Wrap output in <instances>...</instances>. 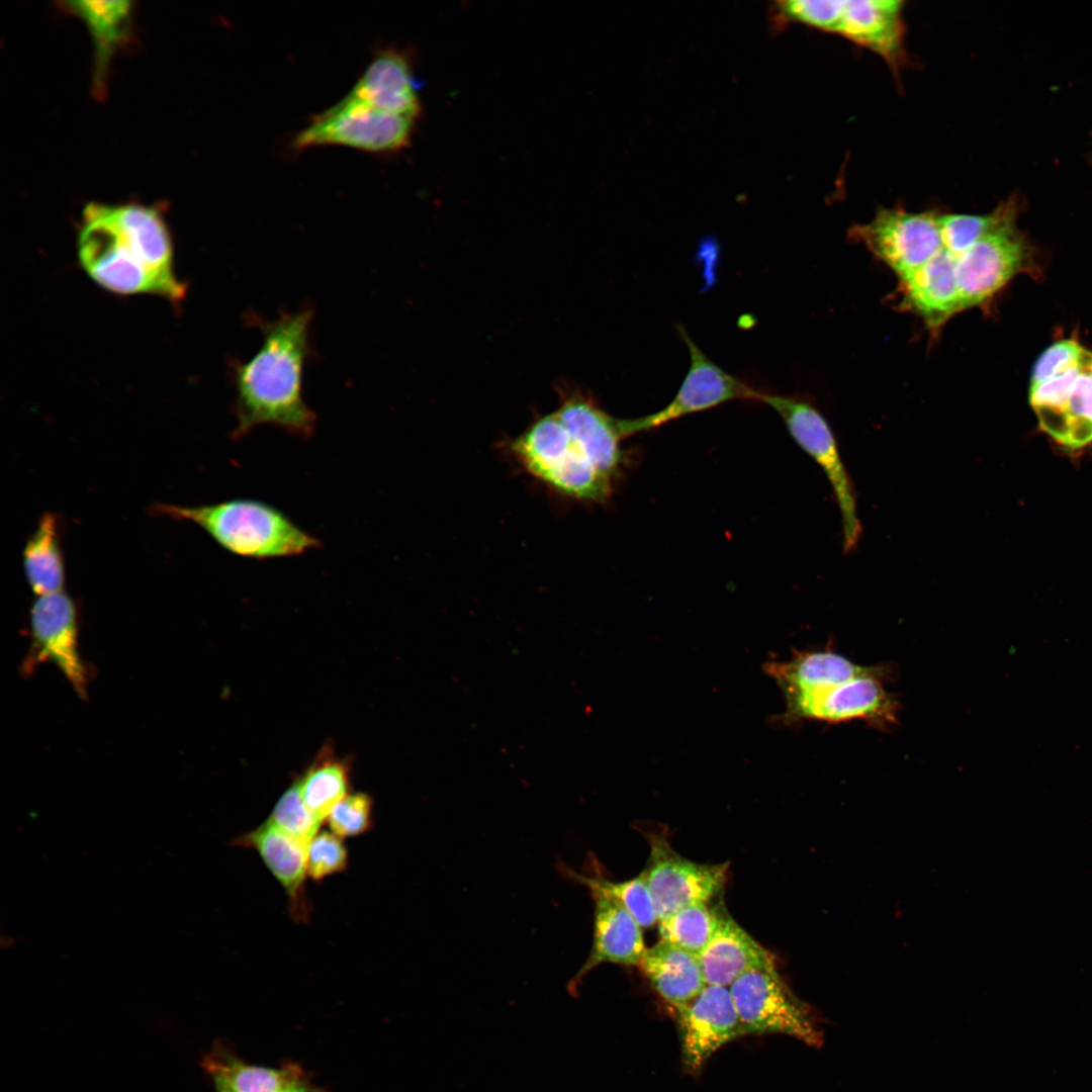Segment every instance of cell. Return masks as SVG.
<instances>
[{"label":"cell","instance_id":"1","mask_svg":"<svg viewBox=\"0 0 1092 1092\" xmlns=\"http://www.w3.org/2000/svg\"><path fill=\"white\" fill-rule=\"evenodd\" d=\"M313 309L282 310L266 320L251 311L249 324L263 335L262 344L248 361H234L236 388L235 439L256 427L269 425L307 439L314 433L316 415L302 393L303 370L312 354L310 327Z\"/></svg>","mask_w":1092,"mask_h":1092},{"label":"cell","instance_id":"2","mask_svg":"<svg viewBox=\"0 0 1092 1092\" xmlns=\"http://www.w3.org/2000/svg\"><path fill=\"white\" fill-rule=\"evenodd\" d=\"M78 254L87 274L119 294L152 293L182 299L185 285L173 271L168 226L154 207L89 203L83 210Z\"/></svg>","mask_w":1092,"mask_h":1092},{"label":"cell","instance_id":"3","mask_svg":"<svg viewBox=\"0 0 1092 1092\" xmlns=\"http://www.w3.org/2000/svg\"><path fill=\"white\" fill-rule=\"evenodd\" d=\"M153 512L201 528L221 548L238 556L266 560L298 556L321 541L274 506L253 498L180 506L155 504Z\"/></svg>","mask_w":1092,"mask_h":1092},{"label":"cell","instance_id":"4","mask_svg":"<svg viewBox=\"0 0 1092 1092\" xmlns=\"http://www.w3.org/2000/svg\"><path fill=\"white\" fill-rule=\"evenodd\" d=\"M505 447L527 474L556 494L601 504L613 493L614 480L592 463L555 412L535 419Z\"/></svg>","mask_w":1092,"mask_h":1092},{"label":"cell","instance_id":"5","mask_svg":"<svg viewBox=\"0 0 1092 1092\" xmlns=\"http://www.w3.org/2000/svg\"><path fill=\"white\" fill-rule=\"evenodd\" d=\"M1040 430L1068 453L1092 445V350L1079 346L1051 375L1029 382Z\"/></svg>","mask_w":1092,"mask_h":1092},{"label":"cell","instance_id":"6","mask_svg":"<svg viewBox=\"0 0 1092 1092\" xmlns=\"http://www.w3.org/2000/svg\"><path fill=\"white\" fill-rule=\"evenodd\" d=\"M756 401L766 403L780 415L796 443L823 470L841 516L843 551L851 553L862 535L856 492L828 422L812 403L801 397L758 391Z\"/></svg>","mask_w":1092,"mask_h":1092},{"label":"cell","instance_id":"7","mask_svg":"<svg viewBox=\"0 0 1092 1092\" xmlns=\"http://www.w3.org/2000/svg\"><path fill=\"white\" fill-rule=\"evenodd\" d=\"M890 673L822 685L784 696L786 709L780 721L794 724L805 720L828 723L859 720L875 728H890L897 723L900 708L897 698L884 687Z\"/></svg>","mask_w":1092,"mask_h":1092},{"label":"cell","instance_id":"8","mask_svg":"<svg viewBox=\"0 0 1092 1092\" xmlns=\"http://www.w3.org/2000/svg\"><path fill=\"white\" fill-rule=\"evenodd\" d=\"M416 119L375 108L348 93L339 103L316 115L294 139L297 150L317 146H346L387 153L410 144Z\"/></svg>","mask_w":1092,"mask_h":1092},{"label":"cell","instance_id":"9","mask_svg":"<svg viewBox=\"0 0 1092 1092\" xmlns=\"http://www.w3.org/2000/svg\"><path fill=\"white\" fill-rule=\"evenodd\" d=\"M1016 221L1003 224L960 254L951 253L961 312L985 306L1015 276L1034 270V252Z\"/></svg>","mask_w":1092,"mask_h":1092},{"label":"cell","instance_id":"10","mask_svg":"<svg viewBox=\"0 0 1092 1092\" xmlns=\"http://www.w3.org/2000/svg\"><path fill=\"white\" fill-rule=\"evenodd\" d=\"M937 211H910L899 205L880 208L864 223L849 229V238L863 245L898 278L931 260L942 248Z\"/></svg>","mask_w":1092,"mask_h":1092},{"label":"cell","instance_id":"11","mask_svg":"<svg viewBox=\"0 0 1092 1092\" xmlns=\"http://www.w3.org/2000/svg\"><path fill=\"white\" fill-rule=\"evenodd\" d=\"M729 990L746 1035L780 1033L817 1042L808 1011L789 991L776 966L747 971Z\"/></svg>","mask_w":1092,"mask_h":1092},{"label":"cell","instance_id":"12","mask_svg":"<svg viewBox=\"0 0 1092 1092\" xmlns=\"http://www.w3.org/2000/svg\"><path fill=\"white\" fill-rule=\"evenodd\" d=\"M650 852L641 872L650 891L658 921L678 909L710 902L724 889L729 862L708 864L692 861L677 853L666 834H647Z\"/></svg>","mask_w":1092,"mask_h":1092},{"label":"cell","instance_id":"13","mask_svg":"<svg viewBox=\"0 0 1092 1092\" xmlns=\"http://www.w3.org/2000/svg\"><path fill=\"white\" fill-rule=\"evenodd\" d=\"M29 631L31 645L23 662L24 673L40 663H55L77 695L85 699L89 677L79 651L78 610L73 598L64 590L37 596L29 611Z\"/></svg>","mask_w":1092,"mask_h":1092},{"label":"cell","instance_id":"14","mask_svg":"<svg viewBox=\"0 0 1092 1092\" xmlns=\"http://www.w3.org/2000/svg\"><path fill=\"white\" fill-rule=\"evenodd\" d=\"M678 333L689 348L691 359L689 371L674 397L662 410L637 419H624L626 438L730 400H756L759 390L752 388L710 360L681 326H678Z\"/></svg>","mask_w":1092,"mask_h":1092},{"label":"cell","instance_id":"15","mask_svg":"<svg viewBox=\"0 0 1092 1092\" xmlns=\"http://www.w3.org/2000/svg\"><path fill=\"white\" fill-rule=\"evenodd\" d=\"M674 1009L682 1067L690 1074L700 1072L723 1045L746 1035L729 987L706 985L695 998Z\"/></svg>","mask_w":1092,"mask_h":1092},{"label":"cell","instance_id":"16","mask_svg":"<svg viewBox=\"0 0 1092 1092\" xmlns=\"http://www.w3.org/2000/svg\"><path fill=\"white\" fill-rule=\"evenodd\" d=\"M557 392L560 422L592 463L614 480L624 461L623 419L609 415L590 393L573 384H559Z\"/></svg>","mask_w":1092,"mask_h":1092},{"label":"cell","instance_id":"17","mask_svg":"<svg viewBox=\"0 0 1092 1092\" xmlns=\"http://www.w3.org/2000/svg\"><path fill=\"white\" fill-rule=\"evenodd\" d=\"M898 307L919 316L931 333L961 312L956 259L942 248L931 260L899 278Z\"/></svg>","mask_w":1092,"mask_h":1092},{"label":"cell","instance_id":"18","mask_svg":"<svg viewBox=\"0 0 1092 1092\" xmlns=\"http://www.w3.org/2000/svg\"><path fill=\"white\" fill-rule=\"evenodd\" d=\"M904 2L844 0L836 34L879 55L893 70L906 62Z\"/></svg>","mask_w":1092,"mask_h":1092},{"label":"cell","instance_id":"19","mask_svg":"<svg viewBox=\"0 0 1092 1092\" xmlns=\"http://www.w3.org/2000/svg\"><path fill=\"white\" fill-rule=\"evenodd\" d=\"M594 932L589 953L571 980L575 986L584 976L603 964L638 967L647 949L641 926L614 899L593 896Z\"/></svg>","mask_w":1092,"mask_h":1092},{"label":"cell","instance_id":"20","mask_svg":"<svg viewBox=\"0 0 1092 1092\" xmlns=\"http://www.w3.org/2000/svg\"><path fill=\"white\" fill-rule=\"evenodd\" d=\"M706 985L729 987L749 970L774 967L769 952L724 909L717 928L698 954Z\"/></svg>","mask_w":1092,"mask_h":1092},{"label":"cell","instance_id":"21","mask_svg":"<svg viewBox=\"0 0 1092 1092\" xmlns=\"http://www.w3.org/2000/svg\"><path fill=\"white\" fill-rule=\"evenodd\" d=\"M380 110L417 119L421 103L406 57L394 50L380 52L349 92Z\"/></svg>","mask_w":1092,"mask_h":1092},{"label":"cell","instance_id":"22","mask_svg":"<svg viewBox=\"0 0 1092 1092\" xmlns=\"http://www.w3.org/2000/svg\"><path fill=\"white\" fill-rule=\"evenodd\" d=\"M765 671L787 696L822 685L889 673L887 665H860L831 649L798 651L789 660L768 661Z\"/></svg>","mask_w":1092,"mask_h":1092},{"label":"cell","instance_id":"23","mask_svg":"<svg viewBox=\"0 0 1092 1092\" xmlns=\"http://www.w3.org/2000/svg\"><path fill=\"white\" fill-rule=\"evenodd\" d=\"M231 843L234 846L254 849L259 853L266 867L285 890L293 908H296L301 916V910H305L303 884L307 876V848L269 821L235 837Z\"/></svg>","mask_w":1092,"mask_h":1092},{"label":"cell","instance_id":"24","mask_svg":"<svg viewBox=\"0 0 1092 1092\" xmlns=\"http://www.w3.org/2000/svg\"><path fill=\"white\" fill-rule=\"evenodd\" d=\"M639 968L656 993L674 1008L706 986L698 957L664 940L647 948Z\"/></svg>","mask_w":1092,"mask_h":1092},{"label":"cell","instance_id":"25","mask_svg":"<svg viewBox=\"0 0 1092 1092\" xmlns=\"http://www.w3.org/2000/svg\"><path fill=\"white\" fill-rule=\"evenodd\" d=\"M61 521L57 514L46 512L38 519L22 551L26 581L36 596L63 592L66 564L62 546Z\"/></svg>","mask_w":1092,"mask_h":1092},{"label":"cell","instance_id":"26","mask_svg":"<svg viewBox=\"0 0 1092 1092\" xmlns=\"http://www.w3.org/2000/svg\"><path fill=\"white\" fill-rule=\"evenodd\" d=\"M202 1066L214 1086L232 1092H278L300 1070L294 1063L278 1069L248 1064L219 1044L205 1056Z\"/></svg>","mask_w":1092,"mask_h":1092},{"label":"cell","instance_id":"27","mask_svg":"<svg viewBox=\"0 0 1092 1092\" xmlns=\"http://www.w3.org/2000/svg\"><path fill=\"white\" fill-rule=\"evenodd\" d=\"M68 8L80 16L93 36L96 49L97 85L114 50L126 39L131 3L128 1H70Z\"/></svg>","mask_w":1092,"mask_h":1092},{"label":"cell","instance_id":"28","mask_svg":"<svg viewBox=\"0 0 1092 1092\" xmlns=\"http://www.w3.org/2000/svg\"><path fill=\"white\" fill-rule=\"evenodd\" d=\"M559 869L566 878L586 887L592 896L608 897L619 902L641 927H651L658 923L654 903L642 873L627 881L614 882L598 874L589 876L576 872L566 864H561Z\"/></svg>","mask_w":1092,"mask_h":1092},{"label":"cell","instance_id":"29","mask_svg":"<svg viewBox=\"0 0 1092 1092\" xmlns=\"http://www.w3.org/2000/svg\"><path fill=\"white\" fill-rule=\"evenodd\" d=\"M1019 202L1010 197L985 214L939 213L943 248L960 254L1005 223L1017 220Z\"/></svg>","mask_w":1092,"mask_h":1092},{"label":"cell","instance_id":"30","mask_svg":"<svg viewBox=\"0 0 1092 1092\" xmlns=\"http://www.w3.org/2000/svg\"><path fill=\"white\" fill-rule=\"evenodd\" d=\"M723 909L709 902L688 905L658 921L660 940L698 957L712 938Z\"/></svg>","mask_w":1092,"mask_h":1092},{"label":"cell","instance_id":"31","mask_svg":"<svg viewBox=\"0 0 1092 1092\" xmlns=\"http://www.w3.org/2000/svg\"><path fill=\"white\" fill-rule=\"evenodd\" d=\"M297 785L307 809L323 822L347 796L348 771L339 761L324 760L306 771Z\"/></svg>","mask_w":1092,"mask_h":1092},{"label":"cell","instance_id":"32","mask_svg":"<svg viewBox=\"0 0 1092 1092\" xmlns=\"http://www.w3.org/2000/svg\"><path fill=\"white\" fill-rule=\"evenodd\" d=\"M843 7L844 0H783L772 4L769 16L777 28L799 23L836 34Z\"/></svg>","mask_w":1092,"mask_h":1092},{"label":"cell","instance_id":"33","mask_svg":"<svg viewBox=\"0 0 1092 1092\" xmlns=\"http://www.w3.org/2000/svg\"><path fill=\"white\" fill-rule=\"evenodd\" d=\"M267 821L305 848L322 824L303 803L297 783L280 797Z\"/></svg>","mask_w":1092,"mask_h":1092},{"label":"cell","instance_id":"34","mask_svg":"<svg viewBox=\"0 0 1092 1092\" xmlns=\"http://www.w3.org/2000/svg\"><path fill=\"white\" fill-rule=\"evenodd\" d=\"M348 852L341 837L333 832L317 833L306 850V874L314 881L347 869Z\"/></svg>","mask_w":1092,"mask_h":1092},{"label":"cell","instance_id":"35","mask_svg":"<svg viewBox=\"0 0 1092 1092\" xmlns=\"http://www.w3.org/2000/svg\"><path fill=\"white\" fill-rule=\"evenodd\" d=\"M372 800L364 793L347 795L331 811L327 820L340 837L357 836L372 826Z\"/></svg>","mask_w":1092,"mask_h":1092},{"label":"cell","instance_id":"36","mask_svg":"<svg viewBox=\"0 0 1092 1092\" xmlns=\"http://www.w3.org/2000/svg\"><path fill=\"white\" fill-rule=\"evenodd\" d=\"M278 1092H325V1089L314 1085L300 1068Z\"/></svg>","mask_w":1092,"mask_h":1092},{"label":"cell","instance_id":"37","mask_svg":"<svg viewBox=\"0 0 1092 1092\" xmlns=\"http://www.w3.org/2000/svg\"><path fill=\"white\" fill-rule=\"evenodd\" d=\"M215 1090H216V1092H232L229 1089L220 1087V1086H215Z\"/></svg>","mask_w":1092,"mask_h":1092}]
</instances>
